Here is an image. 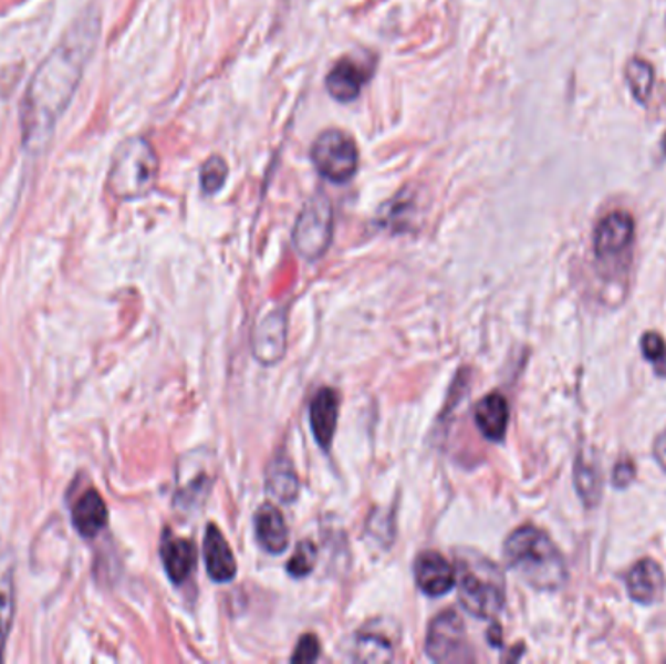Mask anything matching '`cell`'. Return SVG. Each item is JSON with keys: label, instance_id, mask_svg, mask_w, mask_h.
Returning a JSON list of instances; mask_svg holds the SVG:
<instances>
[{"label": "cell", "instance_id": "cell-1", "mask_svg": "<svg viewBox=\"0 0 666 664\" xmlns=\"http://www.w3.org/2000/svg\"><path fill=\"white\" fill-rule=\"evenodd\" d=\"M98 38L100 14L96 9H86L33 73L20 104V131L28 151L38 153L50 143L59 120L73 102Z\"/></svg>", "mask_w": 666, "mask_h": 664}, {"label": "cell", "instance_id": "cell-2", "mask_svg": "<svg viewBox=\"0 0 666 664\" xmlns=\"http://www.w3.org/2000/svg\"><path fill=\"white\" fill-rule=\"evenodd\" d=\"M504 559L517 575L537 591H560L568 581L565 559L544 530L524 525L504 542Z\"/></svg>", "mask_w": 666, "mask_h": 664}, {"label": "cell", "instance_id": "cell-3", "mask_svg": "<svg viewBox=\"0 0 666 664\" xmlns=\"http://www.w3.org/2000/svg\"><path fill=\"white\" fill-rule=\"evenodd\" d=\"M456 583L460 604L470 616L489 620L504 608V577L491 559L478 551L456 556Z\"/></svg>", "mask_w": 666, "mask_h": 664}, {"label": "cell", "instance_id": "cell-4", "mask_svg": "<svg viewBox=\"0 0 666 664\" xmlns=\"http://www.w3.org/2000/svg\"><path fill=\"white\" fill-rule=\"evenodd\" d=\"M158 156L147 138H127L115 151L107 189L119 199H138L155 187Z\"/></svg>", "mask_w": 666, "mask_h": 664}, {"label": "cell", "instance_id": "cell-5", "mask_svg": "<svg viewBox=\"0 0 666 664\" xmlns=\"http://www.w3.org/2000/svg\"><path fill=\"white\" fill-rule=\"evenodd\" d=\"M310 156L316 170L332 184H347L358 168L357 145L347 133L340 129L320 133Z\"/></svg>", "mask_w": 666, "mask_h": 664}, {"label": "cell", "instance_id": "cell-6", "mask_svg": "<svg viewBox=\"0 0 666 664\" xmlns=\"http://www.w3.org/2000/svg\"><path fill=\"white\" fill-rule=\"evenodd\" d=\"M333 236L332 205L325 197H314L302 207L293 230V243L304 260L316 261L324 256Z\"/></svg>", "mask_w": 666, "mask_h": 664}, {"label": "cell", "instance_id": "cell-7", "mask_svg": "<svg viewBox=\"0 0 666 664\" xmlns=\"http://www.w3.org/2000/svg\"><path fill=\"white\" fill-rule=\"evenodd\" d=\"M425 653L435 663H470V643L462 618L447 610L433 620L425 640Z\"/></svg>", "mask_w": 666, "mask_h": 664}, {"label": "cell", "instance_id": "cell-8", "mask_svg": "<svg viewBox=\"0 0 666 664\" xmlns=\"http://www.w3.org/2000/svg\"><path fill=\"white\" fill-rule=\"evenodd\" d=\"M414 575L419 591L433 599L445 596L456 587V569L437 551H423L417 556Z\"/></svg>", "mask_w": 666, "mask_h": 664}, {"label": "cell", "instance_id": "cell-9", "mask_svg": "<svg viewBox=\"0 0 666 664\" xmlns=\"http://www.w3.org/2000/svg\"><path fill=\"white\" fill-rule=\"evenodd\" d=\"M371 74H373V65H365L363 61L353 58L340 59L325 76V90L330 92L333 100L350 104L361 96Z\"/></svg>", "mask_w": 666, "mask_h": 664}, {"label": "cell", "instance_id": "cell-10", "mask_svg": "<svg viewBox=\"0 0 666 664\" xmlns=\"http://www.w3.org/2000/svg\"><path fill=\"white\" fill-rule=\"evenodd\" d=\"M253 356L261 365H275L287 351V318L284 310H273L253 330Z\"/></svg>", "mask_w": 666, "mask_h": 664}, {"label": "cell", "instance_id": "cell-11", "mask_svg": "<svg viewBox=\"0 0 666 664\" xmlns=\"http://www.w3.org/2000/svg\"><path fill=\"white\" fill-rule=\"evenodd\" d=\"M634 235L635 220L629 212H610L594 230V253L601 260L617 256L634 242Z\"/></svg>", "mask_w": 666, "mask_h": 664}, {"label": "cell", "instance_id": "cell-12", "mask_svg": "<svg viewBox=\"0 0 666 664\" xmlns=\"http://www.w3.org/2000/svg\"><path fill=\"white\" fill-rule=\"evenodd\" d=\"M340 417V394L332 388H322L310 404V427L322 450H330Z\"/></svg>", "mask_w": 666, "mask_h": 664}, {"label": "cell", "instance_id": "cell-13", "mask_svg": "<svg viewBox=\"0 0 666 664\" xmlns=\"http://www.w3.org/2000/svg\"><path fill=\"white\" fill-rule=\"evenodd\" d=\"M204 553L207 573L215 583L235 581L236 573H238L235 553L230 550L227 538L215 525H209L205 530Z\"/></svg>", "mask_w": 666, "mask_h": 664}, {"label": "cell", "instance_id": "cell-14", "mask_svg": "<svg viewBox=\"0 0 666 664\" xmlns=\"http://www.w3.org/2000/svg\"><path fill=\"white\" fill-rule=\"evenodd\" d=\"M626 583L627 594L632 600L643 606H649L658 602L665 592V573L657 561L642 559L627 573Z\"/></svg>", "mask_w": 666, "mask_h": 664}, {"label": "cell", "instance_id": "cell-15", "mask_svg": "<svg viewBox=\"0 0 666 664\" xmlns=\"http://www.w3.org/2000/svg\"><path fill=\"white\" fill-rule=\"evenodd\" d=\"M160 558L171 583L184 584L196 569V546L189 540L166 532L160 543Z\"/></svg>", "mask_w": 666, "mask_h": 664}, {"label": "cell", "instance_id": "cell-16", "mask_svg": "<svg viewBox=\"0 0 666 664\" xmlns=\"http://www.w3.org/2000/svg\"><path fill=\"white\" fill-rule=\"evenodd\" d=\"M256 538L261 550L271 556H281L289 548V528L283 512L273 505H261L256 512Z\"/></svg>", "mask_w": 666, "mask_h": 664}, {"label": "cell", "instance_id": "cell-17", "mask_svg": "<svg viewBox=\"0 0 666 664\" xmlns=\"http://www.w3.org/2000/svg\"><path fill=\"white\" fill-rule=\"evenodd\" d=\"M353 658L363 663H388L394 658V641L381 622H371L358 630L353 643Z\"/></svg>", "mask_w": 666, "mask_h": 664}, {"label": "cell", "instance_id": "cell-18", "mask_svg": "<svg viewBox=\"0 0 666 664\" xmlns=\"http://www.w3.org/2000/svg\"><path fill=\"white\" fill-rule=\"evenodd\" d=\"M14 614H17L14 559L9 551H0V658H2L7 641H9Z\"/></svg>", "mask_w": 666, "mask_h": 664}, {"label": "cell", "instance_id": "cell-19", "mask_svg": "<svg viewBox=\"0 0 666 664\" xmlns=\"http://www.w3.org/2000/svg\"><path fill=\"white\" fill-rule=\"evenodd\" d=\"M474 419H476V427L480 429L483 437L493 440V443H501L507 433V425H509V404L501 394H489L483 397L480 404L476 405V412H474Z\"/></svg>", "mask_w": 666, "mask_h": 664}, {"label": "cell", "instance_id": "cell-20", "mask_svg": "<svg viewBox=\"0 0 666 664\" xmlns=\"http://www.w3.org/2000/svg\"><path fill=\"white\" fill-rule=\"evenodd\" d=\"M107 517L110 515H107L106 501L94 489H90L74 502L73 525L82 538H96L106 528Z\"/></svg>", "mask_w": 666, "mask_h": 664}, {"label": "cell", "instance_id": "cell-21", "mask_svg": "<svg viewBox=\"0 0 666 664\" xmlns=\"http://www.w3.org/2000/svg\"><path fill=\"white\" fill-rule=\"evenodd\" d=\"M269 494L281 502H294L301 491V481L294 471L293 464L284 458H279L269 466L268 474Z\"/></svg>", "mask_w": 666, "mask_h": 664}, {"label": "cell", "instance_id": "cell-22", "mask_svg": "<svg viewBox=\"0 0 666 664\" xmlns=\"http://www.w3.org/2000/svg\"><path fill=\"white\" fill-rule=\"evenodd\" d=\"M575 487H577L581 499L593 507L601 501L602 495V476L599 470V464L585 458L583 454L579 456L575 463Z\"/></svg>", "mask_w": 666, "mask_h": 664}, {"label": "cell", "instance_id": "cell-23", "mask_svg": "<svg viewBox=\"0 0 666 664\" xmlns=\"http://www.w3.org/2000/svg\"><path fill=\"white\" fill-rule=\"evenodd\" d=\"M627 89L637 104H647L655 86V69L645 59H632L626 66Z\"/></svg>", "mask_w": 666, "mask_h": 664}, {"label": "cell", "instance_id": "cell-24", "mask_svg": "<svg viewBox=\"0 0 666 664\" xmlns=\"http://www.w3.org/2000/svg\"><path fill=\"white\" fill-rule=\"evenodd\" d=\"M316 556L318 551L316 548H314V543H299V548H296L293 558H291V561H289V566H287V571H289V575L294 577V579H302V577H309L310 573L314 571V566H316Z\"/></svg>", "mask_w": 666, "mask_h": 664}, {"label": "cell", "instance_id": "cell-25", "mask_svg": "<svg viewBox=\"0 0 666 664\" xmlns=\"http://www.w3.org/2000/svg\"><path fill=\"white\" fill-rule=\"evenodd\" d=\"M228 166L220 156H211L201 168V187L205 194H217L227 181Z\"/></svg>", "mask_w": 666, "mask_h": 664}, {"label": "cell", "instance_id": "cell-26", "mask_svg": "<svg viewBox=\"0 0 666 664\" xmlns=\"http://www.w3.org/2000/svg\"><path fill=\"white\" fill-rule=\"evenodd\" d=\"M318 656H320V641L316 635L309 633V635H302L301 641L296 643L291 661L302 664L314 663Z\"/></svg>", "mask_w": 666, "mask_h": 664}, {"label": "cell", "instance_id": "cell-27", "mask_svg": "<svg viewBox=\"0 0 666 664\" xmlns=\"http://www.w3.org/2000/svg\"><path fill=\"white\" fill-rule=\"evenodd\" d=\"M642 351L645 359L658 361V359H663L666 353L665 340H663L658 333L647 332L643 335Z\"/></svg>", "mask_w": 666, "mask_h": 664}, {"label": "cell", "instance_id": "cell-28", "mask_svg": "<svg viewBox=\"0 0 666 664\" xmlns=\"http://www.w3.org/2000/svg\"><path fill=\"white\" fill-rule=\"evenodd\" d=\"M635 479V466L634 464L626 460V463H617L614 468V476H612V484L616 489H624L629 486Z\"/></svg>", "mask_w": 666, "mask_h": 664}, {"label": "cell", "instance_id": "cell-29", "mask_svg": "<svg viewBox=\"0 0 666 664\" xmlns=\"http://www.w3.org/2000/svg\"><path fill=\"white\" fill-rule=\"evenodd\" d=\"M653 454H655V460H657L658 466H660L666 474V430H663V433L658 435L657 440H655Z\"/></svg>", "mask_w": 666, "mask_h": 664}]
</instances>
